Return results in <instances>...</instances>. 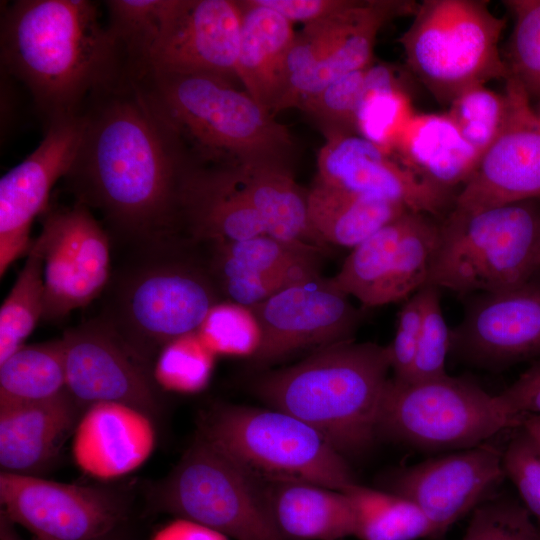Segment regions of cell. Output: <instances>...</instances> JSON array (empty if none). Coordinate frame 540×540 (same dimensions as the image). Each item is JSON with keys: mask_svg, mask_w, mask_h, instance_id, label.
I'll use <instances>...</instances> for the list:
<instances>
[{"mask_svg": "<svg viewBox=\"0 0 540 540\" xmlns=\"http://www.w3.org/2000/svg\"><path fill=\"white\" fill-rule=\"evenodd\" d=\"M79 113L81 139L63 178L75 202L133 245L182 236L181 195L194 162L137 78L121 69Z\"/></svg>", "mask_w": 540, "mask_h": 540, "instance_id": "cell-1", "label": "cell"}, {"mask_svg": "<svg viewBox=\"0 0 540 540\" xmlns=\"http://www.w3.org/2000/svg\"><path fill=\"white\" fill-rule=\"evenodd\" d=\"M1 63L29 90L47 124L77 114L122 68L114 40L88 0H18L1 17Z\"/></svg>", "mask_w": 540, "mask_h": 540, "instance_id": "cell-2", "label": "cell"}, {"mask_svg": "<svg viewBox=\"0 0 540 540\" xmlns=\"http://www.w3.org/2000/svg\"><path fill=\"white\" fill-rule=\"evenodd\" d=\"M111 279L99 320L151 371L173 341L198 332L225 301L202 248L184 236L136 245Z\"/></svg>", "mask_w": 540, "mask_h": 540, "instance_id": "cell-3", "label": "cell"}, {"mask_svg": "<svg viewBox=\"0 0 540 540\" xmlns=\"http://www.w3.org/2000/svg\"><path fill=\"white\" fill-rule=\"evenodd\" d=\"M390 370L387 345L354 339L317 349L291 366L261 371L250 389L268 407L311 426L348 460L378 438Z\"/></svg>", "mask_w": 540, "mask_h": 540, "instance_id": "cell-4", "label": "cell"}, {"mask_svg": "<svg viewBox=\"0 0 540 540\" xmlns=\"http://www.w3.org/2000/svg\"><path fill=\"white\" fill-rule=\"evenodd\" d=\"M133 75L196 164L292 167L291 133L235 81L155 69Z\"/></svg>", "mask_w": 540, "mask_h": 540, "instance_id": "cell-5", "label": "cell"}, {"mask_svg": "<svg viewBox=\"0 0 540 540\" xmlns=\"http://www.w3.org/2000/svg\"><path fill=\"white\" fill-rule=\"evenodd\" d=\"M540 269V199L479 210L452 208L439 221L427 284L459 295L514 288Z\"/></svg>", "mask_w": 540, "mask_h": 540, "instance_id": "cell-6", "label": "cell"}, {"mask_svg": "<svg viewBox=\"0 0 540 540\" xmlns=\"http://www.w3.org/2000/svg\"><path fill=\"white\" fill-rule=\"evenodd\" d=\"M506 20L484 0H424L399 37L406 64L435 99L508 78L499 49Z\"/></svg>", "mask_w": 540, "mask_h": 540, "instance_id": "cell-7", "label": "cell"}, {"mask_svg": "<svg viewBox=\"0 0 540 540\" xmlns=\"http://www.w3.org/2000/svg\"><path fill=\"white\" fill-rule=\"evenodd\" d=\"M198 425L199 435L264 481H304L339 491L357 483L344 456L281 410L216 403Z\"/></svg>", "mask_w": 540, "mask_h": 540, "instance_id": "cell-8", "label": "cell"}, {"mask_svg": "<svg viewBox=\"0 0 540 540\" xmlns=\"http://www.w3.org/2000/svg\"><path fill=\"white\" fill-rule=\"evenodd\" d=\"M149 511L210 527L235 540H288L265 483L197 433L172 471L143 487Z\"/></svg>", "mask_w": 540, "mask_h": 540, "instance_id": "cell-9", "label": "cell"}, {"mask_svg": "<svg viewBox=\"0 0 540 540\" xmlns=\"http://www.w3.org/2000/svg\"><path fill=\"white\" fill-rule=\"evenodd\" d=\"M526 417L511 414L497 395L461 377H392L383 392L377 437L421 450L458 451L518 429Z\"/></svg>", "mask_w": 540, "mask_h": 540, "instance_id": "cell-10", "label": "cell"}, {"mask_svg": "<svg viewBox=\"0 0 540 540\" xmlns=\"http://www.w3.org/2000/svg\"><path fill=\"white\" fill-rule=\"evenodd\" d=\"M409 0H351L337 13L296 33L286 68V87L275 115L373 63L377 35L390 20L415 13Z\"/></svg>", "mask_w": 540, "mask_h": 540, "instance_id": "cell-11", "label": "cell"}, {"mask_svg": "<svg viewBox=\"0 0 540 540\" xmlns=\"http://www.w3.org/2000/svg\"><path fill=\"white\" fill-rule=\"evenodd\" d=\"M0 503L16 525L38 540H94L130 522L132 493L0 473Z\"/></svg>", "mask_w": 540, "mask_h": 540, "instance_id": "cell-12", "label": "cell"}, {"mask_svg": "<svg viewBox=\"0 0 540 540\" xmlns=\"http://www.w3.org/2000/svg\"><path fill=\"white\" fill-rule=\"evenodd\" d=\"M439 221L406 212L351 249L332 284L369 309L405 301L428 282Z\"/></svg>", "mask_w": 540, "mask_h": 540, "instance_id": "cell-13", "label": "cell"}, {"mask_svg": "<svg viewBox=\"0 0 540 540\" xmlns=\"http://www.w3.org/2000/svg\"><path fill=\"white\" fill-rule=\"evenodd\" d=\"M250 309L260 344L248 364L259 372L301 351L354 340L364 317L348 295L322 276L288 286Z\"/></svg>", "mask_w": 540, "mask_h": 540, "instance_id": "cell-14", "label": "cell"}, {"mask_svg": "<svg viewBox=\"0 0 540 540\" xmlns=\"http://www.w3.org/2000/svg\"><path fill=\"white\" fill-rule=\"evenodd\" d=\"M43 245L45 320H58L86 306L112 275L106 229L85 205L49 208L38 236Z\"/></svg>", "mask_w": 540, "mask_h": 540, "instance_id": "cell-15", "label": "cell"}, {"mask_svg": "<svg viewBox=\"0 0 540 540\" xmlns=\"http://www.w3.org/2000/svg\"><path fill=\"white\" fill-rule=\"evenodd\" d=\"M506 122L454 200V208L479 210L540 199V117L514 79L505 80Z\"/></svg>", "mask_w": 540, "mask_h": 540, "instance_id": "cell-16", "label": "cell"}, {"mask_svg": "<svg viewBox=\"0 0 540 540\" xmlns=\"http://www.w3.org/2000/svg\"><path fill=\"white\" fill-rule=\"evenodd\" d=\"M451 352L486 369L540 359V269L514 288L475 294L451 330Z\"/></svg>", "mask_w": 540, "mask_h": 540, "instance_id": "cell-17", "label": "cell"}, {"mask_svg": "<svg viewBox=\"0 0 540 540\" xmlns=\"http://www.w3.org/2000/svg\"><path fill=\"white\" fill-rule=\"evenodd\" d=\"M61 340L66 389L83 410L117 402L158 419L163 405L152 371L99 319L68 329Z\"/></svg>", "mask_w": 540, "mask_h": 540, "instance_id": "cell-18", "label": "cell"}, {"mask_svg": "<svg viewBox=\"0 0 540 540\" xmlns=\"http://www.w3.org/2000/svg\"><path fill=\"white\" fill-rule=\"evenodd\" d=\"M504 478L503 451L486 442L398 468L383 485L415 503L439 536L488 498Z\"/></svg>", "mask_w": 540, "mask_h": 540, "instance_id": "cell-19", "label": "cell"}, {"mask_svg": "<svg viewBox=\"0 0 540 540\" xmlns=\"http://www.w3.org/2000/svg\"><path fill=\"white\" fill-rule=\"evenodd\" d=\"M83 121L80 113L47 124L36 149L0 179V276L28 253L31 225L48 209L55 183L68 173L76 155Z\"/></svg>", "mask_w": 540, "mask_h": 540, "instance_id": "cell-20", "label": "cell"}, {"mask_svg": "<svg viewBox=\"0 0 540 540\" xmlns=\"http://www.w3.org/2000/svg\"><path fill=\"white\" fill-rule=\"evenodd\" d=\"M316 179L436 219L453 208L457 194L421 178L392 153L359 135L326 140L317 156Z\"/></svg>", "mask_w": 540, "mask_h": 540, "instance_id": "cell-21", "label": "cell"}, {"mask_svg": "<svg viewBox=\"0 0 540 540\" xmlns=\"http://www.w3.org/2000/svg\"><path fill=\"white\" fill-rule=\"evenodd\" d=\"M198 245L224 300L249 308L288 286L321 276L319 261L326 253L269 234Z\"/></svg>", "mask_w": 540, "mask_h": 540, "instance_id": "cell-22", "label": "cell"}, {"mask_svg": "<svg viewBox=\"0 0 540 540\" xmlns=\"http://www.w3.org/2000/svg\"><path fill=\"white\" fill-rule=\"evenodd\" d=\"M240 31L239 1L175 0L146 69L212 74L237 82Z\"/></svg>", "mask_w": 540, "mask_h": 540, "instance_id": "cell-23", "label": "cell"}, {"mask_svg": "<svg viewBox=\"0 0 540 540\" xmlns=\"http://www.w3.org/2000/svg\"><path fill=\"white\" fill-rule=\"evenodd\" d=\"M156 442L150 415L130 405L99 402L83 410L71 437V452L84 474L110 481L141 467Z\"/></svg>", "mask_w": 540, "mask_h": 540, "instance_id": "cell-24", "label": "cell"}, {"mask_svg": "<svg viewBox=\"0 0 540 540\" xmlns=\"http://www.w3.org/2000/svg\"><path fill=\"white\" fill-rule=\"evenodd\" d=\"M181 233L196 244L267 234L233 167L199 165L188 171L181 196Z\"/></svg>", "mask_w": 540, "mask_h": 540, "instance_id": "cell-25", "label": "cell"}, {"mask_svg": "<svg viewBox=\"0 0 540 540\" xmlns=\"http://www.w3.org/2000/svg\"><path fill=\"white\" fill-rule=\"evenodd\" d=\"M82 412L68 391L42 402L0 406L1 472L34 475L48 466Z\"/></svg>", "mask_w": 540, "mask_h": 540, "instance_id": "cell-26", "label": "cell"}, {"mask_svg": "<svg viewBox=\"0 0 540 540\" xmlns=\"http://www.w3.org/2000/svg\"><path fill=\"white\" fill-rule=\"evenodd\" d=\"M241 31L236 77L256 102L275 116L286 87L293 24L256 0H241Z\"/></svg>", "mask_w": 540, "mask_h": 540, "instance_id": "cell-27", "label": "cell"}, {"mask_svg": "<svg viewBox=\"0 0 540 540\" xmlns=\"http://www.w3.org/2000/svg\"><path fill=\"white\" fill-rule=\"evenodd\" d=\"M391 153L421 178L453 192L469 179L480 159L446 112H416Z\"/></svg>", "mask_w": 540, "mask_h": 540, "instance_id": "cell-28", "label": "cell"}, {"mask_svg": "<svg viewBox=\"0 0 540 540\" xmlns=\"http://www.w3.org/2000/svg\"><path fill=\"white\" fill-rule=\"evenodd\" d=\"M264 483L274 520L288 540H342L354 536V511L344 491L304 481Z\"/></svg>", "mask_w": 540, "mask_h": 540, "instance_id": "cell-29", "label": "cell"}, {"mask_svg": "<svg viewBox=\"0 0 540 540\" xmlns=\"http://www.w3.org/2000/svg\"><path fill=\"white\" fill-rule=\"evenodd\" d=\"M406 212L404 207L370 198L317 179L307 190L309 226L326 248L353 249Z\"/></svg>", "mask_w": 540, "mask_h": 540, "instance_id": "cell-30", "label": "cell"}, {"mask_svg": "<svg viewBox=\"0 0 540 540\" xmlns=\"http://www.w3.org/2000/svg\"><path fill=\"white\" fill-rule=\"evenodd\" d=\"M267 234L302 246L322 245L307 218V190L294 179L292 167L244 165L233 167Z\"/></svg>", "mask_w": 540, "mask_h": 540, "instance_id": "cell-31", "label": "cell"}, {"mask_svg": "<svg viewBox=\"0 0 540 540\" xmlns=\"http://www.w3.org/2000/svg\"><path fill=\"white\" fill-rule=\"evenodd\" d=\"M65 391L61 338L24 344L0 362V406L42 402Z\"/></svg>", "mask_w": 540, "mask_h": 540, "instance_id": "cell-32", "label": "cell"}, {"mask_svg": "<svg viewBox=\"0 0 540 540\" xmlns=\"http://www.w3.org/2000/svg\"><path fill=\"white\" fill-rule=\"evenodd\" d=\"M354 511L359 540H417L436 536L424 512L409 499L358 483L344 490Z\"/></svg>", "mask_w": 540, "mask_h": 540, "instance_id": "cell-33", "label": "cell"}, {"mask_svg": "<svg viewBox=\"0 0 540 540\" xmlns=\"http://www.w3.org/2000/svg\"><path fill=\"white\" fill-rule=\"evenodd\" d=\"M415 113L399 71L390 64L372 63L366 70L357 118L358 135L391 153Z\"/></svg>", "mask_w": 540, "mask_h": 540, "instance_id": "cell-34", "label": "cell"}, {"mask_svg": "<svg viewBox=\"0 0 540 540\" xmlns=\"http://www.w3.org/2000/svg\"><path fill=\"white\" fill-rule=\"evenodd\" d=\"M175 0H109L106 25L123 67L141 72L164 31Z\"/></svg>", "mask_w": 540, "mask_h": 540, "instance_id": "cell-35", "label": "cell"}, {"mask_svg": "<svg viewBox=\"0 0 540 540\" xmlns=\"http://www.w3.org/2000/svg\"><path fill=\"white\" fill-rule=\"evenodd\" d=\"M43 245L31 244L27 259L0 308V362L24 345L44 313Z\"/></svg>", "mask_w": 540, "mask_h": 540, "instance_id": "cell-36", "label": "cell"}, {"mask_svg": "<svg viewBox=\"0 0 540 540\" xmlns=\"http://www.w3.org/2000/svg\"><path fill=\"white\" fill-rule=\"evenodd\" d=\"M367 68L336 80L304 98L297 106L317 125L326 140L358 135L357 118L364 95Z\"/></svg>", "mask_w": 540, "mask_h": 540, "instance_id": "cell-37", "label": "cell"}, {"mask_svg": "<svg viewBox=\"0 0 540 540\" xmlns=\"http://www.w3.org/2000/svg\"><path fill=\"white\" fill-rule=\"evenodd\" d=\"M514 18L503 56L508 77L517 81L532 102L540 101V0H505Z\"/></svg>", "mask_w": 540, "mask_h": 540, "instance_id": "cell-38", "label": "cell"}, {"mask_svg": "<svg viewBox=\"0 0 540 540\" xmlns=\"http://www.w3.org/2000/svg\"><path fill=\"white\" fill-rule=\"evenodd\" d=\"M448 106L446 113L480 156L501 132L509 111L506 93L486 85L468 88Z\"/></svg>", "mask_w": 540, "mask_h": 540, "instance_id": "cell-39", "label": "cell"}, {"mask_svg": "<svg viewBox=\"0 0 540 540\" xmlns=\"http://www.w3.org/2000/svg\"><path fill=\"white\" fill-rule=\"evenodd\" d=\"M213 361L214 353L196 332L168 344L157 357L152 374L158 387L194 393L208 383Z\"/></svg>", "mask_w": 540, "mask_h": 540, "instance_id": "cell-40", "label": "cell"}, {"mask_svg": "<svg viewBox=\"0 0 540 540\" xmlns=\"http://www.w3.org/2000/svg\"><path fill=\"white\" fill-rule=\"evenodd\" d=\"M198 335L214 354L246 359L260 344V329L251 309L226 300L210 311Z\"/></svg>", "mask_w": 540, "mask_h": 540, "instance_id": "cell-41", "label": "cell"}, {"mask_svg": "<svg viewBox=\"0 0 540 540\" xmlns=\"http://www.w3.org/2000/svg\"><path fill=\"white\" fill-rule=\"evenodd\" d=\"M462 540H540V529L522 502L489 496L473 509Z\"/></svg>", "mask_w": 540, "mask_h": 540, "instance_id": "cell-42", "label": "cell"}, {"mask_svg": "<svg viewBox=\"0 0 540 540\" xmlns=\"http://www.w3.org/2000/svg\"><path fill=\"white\" fill-rule=\"evenodd\" d=\"M422 322L416 361L408 380H424L446 375L451 352V330L444 318L439 288L426 284L419 290Z\"/></svg>", "mask_w": 540, "mask_h": 540, "instance_id": "cell-43", "label": "cell"}, {"mask_svg": "<svg viewBox=\"0 0 540 540\" xmlns=\"http://www.w3.org/2000/svg\"><path fill=\"white\" fill-rule=\"evenodd\" d=\"M503 450V466L540 529V446L520 427Z\"/></svg>", "mask_w": 540, "mask_h": 540, "instance_id": "cell-44", "label": "cell"}, {"mask_svg": "<svg viewBox=\"0 0 540 540\" xmlns=\"http://www.w3.org/2000/svg\"><path fill=\"white\" fill-rule=\"evenodd\" d=\"M422 322V302L419 290L405 300L398 313L395 334L388 346L393 378L408 380L418 351Z\"/></svg>", "mask_w": 540, "mask_h": 540, "instance_id": "cell-45", "label": "cell"}, {"mask_svg": "<svg viewBox=\"0 0 540 540\" xmlns=\"http://www.w3.org/2000/svg\"><path fill=\"white\" fill-rule=\"evenodd\" d=\"M497 396L511 414L540 416V359Z\"/></svg>", "mask_w": 540, "mask_h": 540, "instance_id": "cell-46", "label": "cell"}, {"mask_svg": "<svg viewBox=\"0 0 540 540\" xmlns=\"http://www.w3.org/2000/svg\"><path fill=\"white\" fill-rule=\"evenodd\" d=\"M351 0H256L270 8L292 24L302 22L308 25L325 19L345 8Z\"/></svg>", "mask_w": 540, "mask_h": 540, "instance_id": "cell-47", "label": "cell"}, {"mask_svg": "<svg viewBox=\"0 0 540 540\" xmlns=\"http://www.w3.org/2000/svg\"><path fill=\"white\" fill-rule=\"evenodd\" d=\"M150 540H229V537L198 522L177 517L158 528Z\"/></svg>", "mask_w": 540, "mask_h": 540, "instance_id": "cell-48", "label": "cell"}, {"mask_svg": "<svg viewBox=\"0 0 540 540\" xmlns=\"http://www.w3.org/2000/svg\"><path fill=\"white\" fill-rule=\"evenodd\" d=\"M0 540H24L16 529V524L0 511Z\"/></svg>", "mask_w": 540, "mask_h": 540, "instance_id": "cell-49", "label": "cell"}, {"mask_svg": "<svg viewBox=\"0 0 540 540\" xmlns=\"http://www.w3.org/2000/svg\"><path fill=\"white\" fill-rule=\"evenodd\" d=\"M94 540H134L130 522Z\"/></svg>", "mask_w": 540, "mask_h": 540, "instance_id": "cell-50", "label": "cell"}, {"mask_svg": "<svg viewBox=\"0 0 540 540\" xmlns=\"http://www.w3.org/2000/svg\"><path fill=\"white\" fill-rule=\"evenodd\" d=\"M534 108H535L538 116L540 117V101L536 102V104H534Z\"/></svg>", "mask_w": 540, "mask_h": 540, "instance_id": "cell-51", "label": "cell"}]
</instances>
